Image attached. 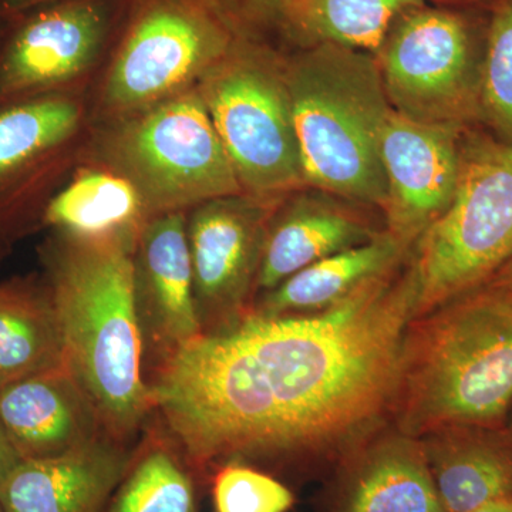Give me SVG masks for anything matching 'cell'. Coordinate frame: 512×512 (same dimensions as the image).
<instances>
[{"label": "cell", "mask_w": 512, "mask_h": 512, "mask_svg": "<svg viewBox=\"0 0 512 512\" xmlns=\"http://www.w3.org/2000/svg\"><path fill=\"white\" fill-rule=\"evenodd\" d=\"M150 218L140 192L113 168L84 157L43 211L42 225L62 237L137 235Z\"/></svg>", "instance_id": "ffe728a7"}, {"label": "cell", "mask_w": 512, "mask_h": 512, "mask_svg": "<svg viewBox=\"0 0 512 512\" xmlns=\"http://www.w3.org/2000/svg\"><path fill=\"white\" fill-rule=\"evenodd\" d=\"M0 421L22 460L62 456L107 434L92 399L66 365L3 387Z\"/></svg>", "instance_id": "2e32d148"}, {"label": "cell", "mask_w": 512, "mask_h": 512, "mask_svg": "<svg viewBox=\"0 0 512 512\" xmlns=\"http://www.w3.org/2000/svg\"><path fill=\"white\" fill-rule=\"evenodd\" d=\"M284 198L234 195L187 212L194 301L202 335L228 328L254 309L266 231Z\"/></svg>", "instance_id": "7c38bea8"}, {"label": "cell", "mask_w": 512, "mask_h": 512, "mask_svg": "<svg viewBox=\"0 0 512 512\" xmlns=\"http://www.w3.org/2000/svg\"><path fill=\"white\" fill-rule=\"evenodd\" d=\"M245 194L284 198L305 184L285 59L238 39L197 84Z\"/></svg>", "instance_id": "ba28073f"}, {"label": "cell", "mask_w": 512, "mask_h": 512, "mask_svg": "<svg viewBox=\"0 0 512 512\" xmlns=\"http://www.w3.org/2000/svg\"><path fill=\"white\" fill-rule=\"evenodd\" d=\"M215 512H288L291 488L268 471L242 463L215 468L211 481Z\"/></svg>", "instance_id": "484cf974"}, {"label": "cell", "mask_w": 512, "mask_h": 512, "mask_svg": "<svg viewBox=\"0 0 512 512\" xmlns=\"http://www.w3.org/2000/svg\"><path fill=\"white\" fill-rule=\"evenodd\" d=\"M458 126L421 123L390 111L382 134L386 229L413 247L446 210L460 174Z\"/></svg>", "instance_id": "4fadbf2b"}, {"label": "cell", "mask_w": 512, "mask_h": 512, "mask_svg": "<svg viewBox=\"0 0 512 512\" xmlns=\"http://www.w3.org/2000/svg\"><path fill=\"white\" fill-rule=\"evenodd\" d=\"M153 433L131 454L103 512H198L201 477L167 431Z\"/></svg>", "instance_id": "603a6c76"}, {"label": "cell", "mask_w": 512, "mask_h": 512, "mask_svg": "<svg viewBox=\"0 0 512 512\" xmlns=\"http://www.w3.org/2000/svg\"><path fill=\"white\" fill-rule=\"evenodd\" d=\"M130 0H55L6 23L0 109L49 94L84 92L109 59Z\"/></svg>", "instance_id": "30bf717a"}, {"label": "cell", "mask_w": 512, "mask_h": 512, "mask_svg": "<svg viewBox=\"0 0 512 512\" xmlns=\"http://www.w3.org/2000/svg\"><path fill=\"white\" fill-rule=\"evenodd\" d=\"M413 305L407 259L323 311H252L156 367L153 410L200 477L242 463L323 480L390 423Z\"/></svg>", "instance_id": "6da1fadb"}, {"label": "cell", "mask_w": 512, "mask_h": 512, "mask_svg": "<svg viewBox=\"0 0 512 512\" xmlns=\"http://www.w3.org/2000/svg\"><path fill=\"white\" fill-rule=\"evenodd\" d=\"M487 16L429 3L404 12L375 53L397 113L421 123L463 126L480 117Z\"/></svg>", "instance_id": "9c48e42d"}, {"label": "cell", "mask_w": 512, "mask_h": 512, "mask_svg": "<svg viewBox=\"0 0 512 512\" xmlns=\"http://www.w3.org/2000/svg\"><path fill=\"white\" fill-rule=\"evenodd\" d=\"M92 109L84 92L0 109V255L37 221L86 156Z\"/></svg>", "instance_id": "8fae6325"}, {"label": "cell", "mask_w": 512, "mask_h": 512, "mask_svg": "<svg viewBox=\"0 0 512 512\" xmlns=\"http://www.w3.org/2000/svg\"><path fill=\"white\" fill-rule=\"evenodd\" d=\"M512 258V147L461 141L453 200L413 245V318L484 285Z\"/></svg>", "instance_id": "8992f818"}, {"label": "cell", "mask_w": 512, "mask_h": 512, "mask_svg": "<svg viewBox=\"0 0 512 512\" xmlns=\"http://www.w3.org/2000/svg\"><path fill=\"white\" fill-rule=\"evenodd\" d=\"M480 117L512 147V0H491L480 76Z\"/></svg>", "instance_id": "d4e9b609"}, {"label": "cell", "mask_w": 512, "mask_h": 512, "mask_svg": "<svg viewBox=\"0 0 512 512\" xmlns=\"http://www.w3.org/2000/svg\"><path fill=\"white\" fill-rule=\"evenodd\" d=\"M0 512H3L2 507H0Z\"/></svg>", "instance_id": "e575fe53"}, {"label": "cell", "mask_w": 512, "mask_h": 512, "mask_svg": "<svg viewBox=\"0 0 512 512\" xmlns=\"http://www.w3.org/2000/svg\"><path fill=\"white\" fill-rule=\"evenodd\" d=\"M427 2V0H426ZM443 3V6H456V8H471V6H490L491 0H436Z\"/></svg>", "instance_id": "1f68e13d"}, {"label": "cell", "mask_w": 512, "mask_h": 512, "mask_svg": "<svg viewBox=\"0 0 512 512\" xmlns=\"http://www.w3.org/2000/svg\"><path fill=\"white\" fill-rule=\"evenodd\" d=\"M6 25H0V42H2L3 36H5Z\"/></svg>", "instance_id": "d6a6232c"}, {"label": "cell", "mask_w": 512, "mask_h": 512, "mask_svg": "<svg viewBox=\"0 0 512 512\" xmlns=\"http://www.w3.org/2000/svg\"><path fill=\"white\" fill-rule=\"evenodd\" d=\"M305 184L384 210L382 134L392 106L372 53L320 43L285 60Z\"/></svg>", "instance_id": "277c9868"}, {"label": "cell", "mask_w": 512, "mask_h": 512, "mask_svg": "<svg viewBox=\"0 0 512 512\" xmlns=\"http://www.w3.org/2000/svg\"><path fill=\"white\" fill-rule=\"evenodd\" d=\"M512 409V299L487 285L410 319L390 423L407 436L504 426Z\"/></svg>", "instance_id": "3957f363"}, {"label": "cell", "mask_w": 512, "mask_h": 512, "mask_svg": "<svg viewBox=\"0 0 512 512\" xmlns=\"http://www.w3.org/2000/svg\"><path fill=\"white\" fill-rule=\"evenodd\" d=\"M63 365L62 332L47 286L29 279L0 284V390Z\"/></svg>", "instance_id": "7402d4cb"}, {"label": "cell", "mask_w": 512, "mask_h": 512, "mask_svg": "<svg viewBox=\"0 0 512 512\" xmlns=\"http://www.w3.org/2000/svg\"><path fill=\"white\" fill-rule=\"evenodd\" d=\"M467 512H512V500L481 505V507Z\"/></svg>", "instance_id": "4dcf8cb0"}, {"label": "cell", "mask_w": 512, "mask_h": 512, "mask_svg": "<svg viewBox=\"0 0 512 512\" xmlns=\"http://www.w3.org/2000/svg\"><path fill=\"white\" fill-rule=\"evenodd\" d=\"M238 39L272 46L284 39L286 23L298 0H210Z\"/></svg>", "instance_id": "4316f807"}, {"label": "cell", "mask_w": 512, "mask_h": 512, "mask_svg": "<svg viewBox=\"0 0 512 512\" xmlns=\"http://www.w3.org/2000/svg\"><path fill=\"white\" fill-rule=\"evenodd\" d=\"M384 229L372 241L326 256L256 298L252 311L265 315L323 311L348 298L370 279L402 265L410 252Z\"/></svg>", "instance_id": "44dd1931"}, {"label": "cell", "mask_w": 512, "mask_h": 512, "mask_svg": "<svg viewBox=\"0 0 512 512\" xmlns=\"http://www.w3.org/2000/svg\"><path fill=\"white\" fill-rule=\"evenodd\" d=\"M316 512H447L423 444L386 424L323 478Z\"/></svg>", "instance_id": "9a60e30c"}, {"label": "cell", "mask_w": 512, "mask_h": 512, "mask_svg": "<svg viewBox=\"0 0 512 512\" xmlns=\"http://www.w3.org/2000/svg\"><path fill=\"white\" fill-rule=\"evenodd\" d=\"M237 40L210 0H130L100 72L92 123L121 119L194 89Z\"/></svg>", "instance_id": "52a82bcc"}, {"label": "cell", "mask_w": 512, "mask_h": 512, "mask_svg": "<svg viewBox=\"0 0 512 512\" xmlns=\"http://www.w3.org/2000/svg\"><path fill=\"white\" fill-rule=\"evenodd\" d=\"M137 235H59L46 251V286L59 319L64 362L92 399L106 433L121 443L153 410L134 296Z\"/></svg>", "instance_id": "7a4b0ae2"}, {"label": "cell", "mask_w": 512, "mask_h": 512, "mask_svg": "<svg viewBox=\"0 0 512 512\" xmlns=\"http://www.w3.org/2000/svg\"><path fill=\"white\" fill-rule=\"evenodd\" d=\"M134 296L144 363L153 370L202 335L194 301L187 212L153 215L133 252Z\"/></svg>", "instance_id": "5bb4252c"}, {"label": "cell", "mask_w": 512, "mask_h": 512, "mask_svg": "<svg viewBox=\"0 0 512 512\" xmlns=\"http://www.w3.org/2000/svg\"><path fill=\"white\" fill-rule=\"evenodd\" d=\"M50 2L55 0H0V25H6L23 13Z\"/></svg>", "instance_id": "83f0119b"}, {"label": "cell", "mask_w": 512, "mask_h": 512, "mask_svg": "<svg viewBox=\"0 0 512 512\" xmlns=\"http://www.w3.org/2000/svg\"><path fill=\"white\" fill-rule=\"evenodd\" d=\"M426 0H298L284 40L298 49L320 43L375 55L394 20Z\"/></svg>", "instance_id": "cb8c5ba5"}, {"label": "cell", "mask_w": 512, "mask_h": 512, "mask_svg": "<svg viewBox=\"0 0 512 512\" xmlns=\"http://www.w3.org/2000/svg\"><path fill=\"white\" fill-rule=\"evenodd\" d=\"M22 458L16 453L15 447L10 443L8 434L3 429L2 421H0V483L5 480L10 471L20 463Z\"/></svg>", "instance_id": "f1b7e54d"}, {"label": "cell", "mask_w": 512, "mask_h": 512, "mask_svg": "<svg viewBox=\"0 0 512 512\" xmlns=\"http://www.w3.org/2000/svg\"><path fill=\"white\" fill-rule=\"evenodd\" d=\"M484 285L490 286L495 291L504 293L505 296L512 299V258L505 262Z\"/></svg>", "instance_id": "f546056e"}, {"label": "cell", "mask_w": 512, "mask_h": 512, "mask_svg": "<svg viewBox=\"0 0 512 512\" xmlns=\"http://www.w3.org/2000/svg\"><path fill=\"white\" fill-rule=\"evenodd\" d=\"M420 440L447 512L512 500V431L507 424H453Z\"/></svg>", "instance_id": "d6986e66"}, {"label": "cell", "mask_w": 512, "mask_h": 512, "mask_svg": "<svg viewBox=\"0 0 512 512\" xmlns=\"http://www.w3.org/2000/svg\"><path fill=\"white\" fill-rule=\"evenodd\" d=\"M84 157L130 180L150 217L245 194L197 86L130 116L92 123Z\"/></svg>", "instance_id": "5b68a950"}, {"label": "cell", "mask_w": 512, "mask_h": 512, "mask_svg": "<svg viewBox=\"0 0 512 512\" xmlns=\"http://www.w3.org/2000/svg\"><path fill=\"white\" fill-rule=\"evenodd\" d=\"M384 229L325 195L285 197L269 220L256 298L326 256L372 241Z\"/></svg>", "instance_id": "ac0fdd59"}, {"label": "cell", "mask_w": 512, "mask_h": 512, "mask_svg": "<svg viewBox=\"0 0 512 512\" xmlns=\"http://www.w3.org/2000/svg\"><path fill=\"white\" fill-rule=\"evenodd\" d=\"M133 451L111 436L62 456L20 460L0 483L3 512H103Z\"/></svg>", "instance_id": "e0dca14e"}, {"label": "cell", "mask_w": 512, "mask_h": 512, "mask_svg": "<svg viewBox=\"0 0 512 512\" xmlns=\"http://www.w3.org/2000/svg\"><path fill=\"white\" fill-rule=\"evenodd\" d=\"M507 426L510 427V430L512 431V409L510 412V416H508Z\"/></svg>", "instance_id": "836d02e7"}]
</instances>
